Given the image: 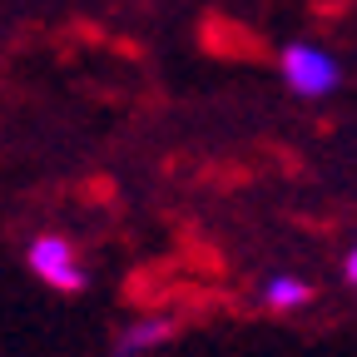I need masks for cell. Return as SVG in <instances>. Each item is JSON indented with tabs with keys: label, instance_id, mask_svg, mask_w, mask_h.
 <instances>
[{
	"label": "cell",
	"instance_id": "obj_2",
	"mask_svg": "<svg viewBox=\"0 0 357 357\" xmlns=\"http://www.w3.org/2000/svg\"><path fill=\"white\" fill-rule=\"evenodd\" d=\"M25 263H30V273L55 293H84V283H89V268L79 263V253L65 234H35L30 248H25Z\"/></svg>",
	"mask_w": 357,
	"mask_h": 357
},
{
	"label": "cell",
	"instance_id": "obj_1",
	"mask_svg": "<svg viewBox=\"0 0 357 357\" xmlns=\"http://www.w3.org/2000/svg\"><path fill=\"white\" fill-rule=\"evenodd\" d=\"M278 70H283V84L298 100H323V95H333V89L342 84V65L323 50V45H307V40L283 45Z\"/></svg>",
	"mask_w": 357,
	"mask_h": 357
},
{
	"label": "cell",
	"instance_id": "obj_3",
	"mask_svg": "<svg viewBox=\"0 0 357 357\" xmlns=\"http://www.w3.org/2000/svg\"><path fill=\"white\" fill-rule=\"evenodd\" d=\"M174 337V318H159V312H149V318H139V323H129L119 337H114V347H109V357H144V352H154V347H164Z\"/></svg>",
	"mask_w": 357,
	"mask_h": 357
},
{
	"label": "cell",
	"instance_id": "obj_5",
	"mask_svg": "<svg viewBox=\"0 0 357 357\" xmlns=\"http://www.w3.org/2000/svg\"><path fill=\"white\" fill-rule=\"evenodd\" d=\"M342 273H347V283H357V248L347 253V263H342Z\"/></svg>",
	"mask_w": 357,
	"mask_h": 357
},
{
	"label": "cell",
	"instance_id": "obj_4",
	"mask_svg": "<svg viewBox=\"0 0 357 357\" xmlns=\"http://www.w3.org/2000/svg\"><path fill=\"white\" fill-rule=\"evenodd\" d=\"M263 303H268V307H278V312L307 307V303H312V283H303V278H293V273H278V278H268V283H263Z\"/></svg>",
	"mask_w": 357,
	"mask_h": 357
}]
</instances>
